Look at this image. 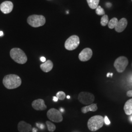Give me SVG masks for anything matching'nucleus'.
Here are the masks:
<instances>
[{
	"label": "nucleus",
	"instance_id": "7ed1b4c3",
	"mask_svg": "<svg viewBox=\"0 0 132 132\" xmlns=\"http://www.w3.org/2000/svg\"><path fill=\"white\" fill-rule=\"evenodd\" d=\"M104 118L101 116H94L89 119L88 121V127L90 131L95 132L101 128L104 125Z\"/></svg>",
	"mask_w": 132,
	"mask_h": 132
},
{
	"label": "nucleus",
	"instance_id": "393cba45",
	"mask_svg": "<svg viewBox=\"0 0 132 132\" xmlns=\"http://www.w3.org/2000/svg\"><path fill=\"white\" fill-rule=\"evenodd\" d=\"M41 61L42 62H45L46 61V58L45 57H42L41 58Z\"/></svg>",
	"mask_w": 132,
	"mask_h": 132
},
{
	"label": "nucleus",
	"instance_id": "7c9ffc66",
	"mask_svg": "<svg viewBox=\"0 0 132 132\" xmlns=\"http://www.w3.org/2000/svg\"><path fill=\"white\" fill-rule=\"evenodd\" d=\"M130 120H131V121H132V116L130 117Z\"/></svg>",
	"mask_w": 132,
	"mask_h": 132
},
{
	"label": "nucleus",
	"instance_id": "412c9836",
	"mask_svg": "<svg viewBox=\"0 0 132 132\" xmlns=\"http://www.w3.org/2000/svg\"><path fill=\"white\" fill-rule=\"evenodd\" d=\"M95 13L97 15L101 16V15H105V11L103 8L101 7V6L98 5V6L95 9Z\"/></svg>",
	"mask_w": 132,
	"mask_h": 132
},
{
	"label": "nucleus",
	"instance_id": "9b49d317",
	"mask_svg": "<svg viewBox=\"0 0 132 132\" xmlns=\"http://www.w3.org/2000/svg\"><path fill=\"white\" fill-rule=\"evenodd\" d=\"M32 107L37 111H44L47 108L45 105V101L42 99H38L34 100L32 102Z\"/></svg>",
	"mask_w": 132,
	"mask_h": 132
},
{
	"label": "nucleus",
	"instance_id": "f257e3e1",
	"mask_svg": "<svg viewBox=\"0 0 132 132\" xmlns=\"http://www.w3.org/2000/svg\"><path fill=\"white\" fill-rule=\"evenodd\" d=\"M3 83L6 88L11 90L20 87L22 84V80L19 76L11 74L5 76Z\"/></svg>",
	"mask_w": 132,
	"mask_h": 132
},
{
	"label": "nucleus",
	"instance_id": "4be33fe9",
	"mask_svg": "<svg viewBox=\"0 0 132 132\" xmlns=\"http://www.w3.org/2000/svg\"><path fill=\"white\" fill-rule=\"evenodd\" d=\"M57 98L60 100H63L65 98L66 94L64 92L59 91L56 94Z\"/></svg>",
	"mask_w": 132,
	"mask_h": 132
},
{
	"label": "nucleus",
	"instance_id": "bb28decb",
	"mask_svg": "<svg viewBox=\"0 0 132 132\" xmlns=\"http://www.w3.org/2000/svg\"><path fill=\"white\" fill-rule=\"evenodd\" d=\"M107 7H111L112 6V5H111V3H107Z\"/></svg>",
	"mask_w": 132,
	"mask_h": 132
},
{
	"label": "nucleus",
	"instance_id": "20e7f679",
	"mask_svg": "<svg viewBox=\"0 0 132 132\" xmlns=\"http://www.w3.org/2000/svg\"><path fill=\"white\" fill-rule=\"evenodd\" d=\"M28 24L33 28H38L46 23V18L42 15H31L27 19Z\"/></svg>",
	"mask_w": 132,
	"mask_h": 132
},
{
	"label": "nucleus",
	"instance_id": "6e6552de",
	"mask_svg": "<svg viewBox=\"0 0 132 132\" xmlns=\"http://www.w3.org/2000/svg\"><path fill=\"white\" fill-rule=\"evenodd\" d=\"M47 117L48 118L54 122L59 123L62 121L63 118L61 112L56 109L52 108L47 111Z\"/></svg>",
	"mask_w": 132,
	"mask_h": 132
},
{
	"label": "nucleus",
	"instance_id": "c756f323",
	"mask_svg": "<svg viewBox=\"0 0 132 132\" xmlns=\"http://www.w3.org/2000/svg\"><path fill=\"white\" fill-rule=\"evenodd\" d=\"M110 75H111V73H108L107 74V77H109V76H110Z\"/></svg>",
	"mask_w": 132,
	"mask_h": 132
},
{
	"label": "nucleus",
	"instance_id": "a211bd4d",
	"mask_svg": "<svg viewBox=\"0 0 132 132\" xmlns=\"http://www.w3.org/2000/svg\"><path fill=\"white\" fill-rule=\"evenodd\" d=\"M118 19L117 18H113L111 19L110 21H109L108 27L110 29H113L115 28L117 24L118 23Z\"/></svg>",
	"mask_w": 132,
	"mask_h": 132
},
{
	"label": "nucleus",
	"instance_id": "2f4dec72",
	"mask_svg": "<svg viewBox=\"0 0 132 132\" xmlns=\"http://www.w3.org/2000/svg\"><path fill=\"white\" fill-rule=\"evenodd\" d=\"M113 76V73H111V76Z\"/></svg>",
	"mask_w": 132,
	"mask_h": 132
},
{
	"label": "nucleus",
	"instance_id": "dca6fc26",
	"mask_svg": "<svg viewBox=\"0 0 132 132\" xmlns=\"http://www.w3.org/2000/svg\"><path fill=\"white\" fill-rule=\"evenodd\" d=\"M124 110L127 115L132 114V98L128 100L124 106Z\"/></svg>",
	"mask_w": 132,
	"mask_h": 132
},
{
	"label": "nucleus",
	"instance_id": "f03ea898",
	"mask_svg": "<svg viewBox=\"0 0 132 132\" xmlns=\"http://www.w3.org/2000/svg\"><path fill=\"white\" fill-rule=\"evenodd\" d=\"M11 58L18 64H24L28 61V58L23 50L21 49L15 47L11 50L10 52Z\"/></svg>",
	"mask_w": 132,
	"mask_h": 132
},
{
	"label": "nucleus",
	"instance_id": "4468645a",
	"mask_svg": "<svg viewBox=\"0 0 132 132\" xmlns=\"http://www.w3.org/2000/svg\"><path fill=\"white\" fill-rule=\"evenodd\" d=\"M53 67V64L52 62L50 60H48L45 62L40 65V69L45 72H48L52 71Z\"/></svg>",
	"mask_w": 132,
	"mask_h": 132
},
{
	"label": "nucleus",
	"instance_id": "cd10ccee",
	"mask_svg": "<svg viewBox=\"0 0 132 132\" xmlns=\"http://www.w3.org/2000/svg\"><path fill=\"white\" fill-rule=\"evenodd\" d=\"M3 31H0V36H3Z\"/></svg>",
	"mask_w": 132,
	"mask_h": 132
},
{
	"label": "nucleus",
	"instance_id": "a878e982",
	"mask_svg": "<svg viewBox=\"0 0 132 132\" xmlns=\"http://www.w3.org/2000/svg\"><path fill=\"white\" fill-rule=\"evenodd\" d=\"M58 99L57 98L56 96H53V101L57 102L58 101Z\"/></svg>",
	"mask_w": 132,
	"mask_h": 132
},
{
	"label": "nucleus",
	"instance_id": "f3484780",
	"mask_svg": "<svg viewBox=\"0 0 132 132\" xmlns=\"http://www.w3.org/2000/svg\"><path fill=\"white\" fill-rule=\"evenodd\" d=\"M100 0H87V3L91 9L94 10L98 6Z\"/></svg>",
	"mask_w": 132,
	"mask_h": 132
},
{
	"label": "nucleus",
	"instance_id": "c85d7f7f",
	"mask_svg": "<svg viewBox=\"0 0 132 132\" xmlns=\"http://www.w3.org/2000/svg\"><path fill=\"white\" fill-rule=\"evenodd\" d=\"M67 98L68 99H70V96L69 95H68V96H67Z\"/></svg>",
	"mask_w": 132,
	"mask_h": 132
},
{
	"label": "nucleus",
	"instance_id": "0eeeda50",
	"mask_svg": "<svg viewBox=\"0 0 132 132\" xmlns=\"http://www.w3.org/2000/svg\"><path fill=\"white\" fill-rule=\"evenodd\" d=\"M94 95L89 92H81L78 96V99L80 103L84 105L92 104L94 101Z\"/></svg>",
	"mask_w": 132,
	"mask_h": 132
},
{
	"label": "nucleus",
	"instance_id": "9d476101",
	"mask_svg": "<svg viewBox=\"0 0 132 132\" xmlns=\"http://www.w3.org/2000/svg\"><path fill=\"white\" fill-rule=\"evenodd\" d=\"M13 9V4L10 1H5L0 5V10L4 14L10 13Z\"/></svg>",
	"mask_w": 132,
	"mask_h": 132
},
{
	"label": "nucleus",
	"instance_id": "ddd939ff",
	"mask_svg": "<svg viewBox=\"0 0 132 132\" xmlns=\"http://www.w3.org/2000/svg\"><path fill=\"white\" fill-rule=\"evenodd\" d=\"M18 130L20 132H29L32 130V126L24 121H21L18 124Z\"/></svg>",
	"mask_w": 132,
	"mask_h": 132
},
{
	"label": "nucleus",
	"instance_id": "f8f14e48",
	"mask_svg": "<svg viewBox=\"0 0 132 132\" xmlns=\"http://www.w3.org/2000/svg\"><path fill=\"white\" fill-rule=\"evenodd\" d=\"M128 22L127 19L123 18L118 21V23L115 27V30L118 32H122L127 26Z\"/></svg>",
	"mask_w": 132,
	"mask_h": 132
},
{
	"label": "nucleus",
	"instance_id": "2eb2a0df",
	"mask_svg": "<svg viewBox=\"0 0 132 132\" xmlns=\"http://www.w3.org/2000/svg\"><path fill=\"white\" fill-rule=\"evenodd\" d=\"M97 110V106L96 104H91L83 107L81 108V112L83 113H86L88 112H95Z\"/></svg>",
	"mask_w": 132,
	"mask_h": 132
},
{
	"label": "nucleus",
	"instance_id": "6ab92c4d",
	"mask_svg": "<svg viewBox=\"0 0 132 132\" xmlns=\"http://www.w3.org/2000/svg\"><path fill=\"white\" fill-rule=\"evenodd\" d=\"M46 124H47V129L48 130V131L51 132H54L55 129H56V126L52 122H50L49 121H46Z\"/></svg>",
	"mask_w": 132,
	"mask_h": 132
},
{
	"label": "nucleus",
	"instance_id": "39448f33",
	"mask_svg": "<svg viewBox=\"0 0 132 132\" xmlns=\"http://www.w3.org/2000/svg\"><path fill=\"white\" fill-rule=\"evenodd\" d=\"M80 39L78 36L73 35L70 36L65 43V47L68 51H73L78 47Z\"/></svg>",
	"mask_w": 132,
	"mask_h": 132
},
{
	"label": "nucleus",
	"instance_id": "b1692460",
	"mask_svg": "<svg viewBox=\"0 0 132 132\" xmlns=\"http://www.w3.org/2000/svg\"><path fill=\"white\" fill-rule=\"evenodd\" d=\"M127 95L128 97H132V90H130L127 92Z\"/></svg>",
	"mask_w": 132,
	"mask_h": 132
},
{
	"label": "nucleus",
	"instance_id": "423d86ee",
	"mask_svg": "<svg viewBox=\"0 0 132 132\" xmlns=\"http://www.w3.org/2000/svg\"><path fill=\"white\" fill-rule=\"evenodd\" d=\"M128 63V60L126 57H119L115 60L113 66L118 72L121 73L125 71Z\"/></svg>",
	"mask_w": 132,
	"mask_h": 132
},
{
	"label": "nucleus",
	"instance_id": "aec40b11",
	"mask_svg": "<svg viewBox=\"0 0 132 132\" xmlns=\"http://www.w3.org/2000/svg\"><path fill=\"white\" fill-rule=\"evenodd\" d=\"M109 23V18L107 15H104L102 17L101 21H100V24L101 26L105 27L107 26Z\"/></svg>",
	"mask_w": 132,
	"mask_h": 132
},
{
	"label": "nucleus",
	"instance_id": "1a4fd4ad",
	"mask_svg": "<svg viewBox=\"0 0 132 132\" xmlns=\"http://www.w3.org/2000/svg\"><path fill=\"white\" fill-rule=\"evenodd\" d=\"M93 56V51L90 48H85L79 54V59L81 61L86 62L89 60Z\"/></svg>",
	"mask_w": 132,
	"mask_h": 132
},
{
	"label": "nucleus",
	"instance_id": "5701e85b",
	"mask_svg": "<svg viewBox=\"0 0 132 132\" xmlns=\"http://www.w3.org/2000/svg\"><path fill=\"white\" fill-rule=\"evenodd\" d=\"M104 118V122L106 125H109L110 124V121L107 116H105Z\"/></svg>",
	"mask_w": 132,
	"mask_h": 132
}]
</instances>
